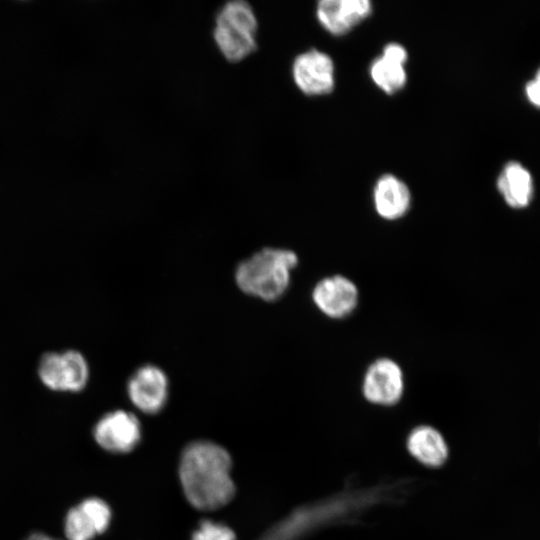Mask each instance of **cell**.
<instances>
[{"mask_svg": "<svg viewBox=\"0 0 540 540\" xmlns=\"http://www.w3.org/2000/svg\"><path fill=\"white\" fill-rule=\"evenodd\" d=\"M373 82L387 94H394L404 87L407 74L404 65L392 62L380 56L370 66Z\"/></svg>", "mask_w": 540, "mask_h": 540, "instance_id": "15", "label": "cell"}, {"mask_svg": "<svg viewBox=\"0 0 540 540\" xmlns=\"http://www.w3.org/2000/svg\"><path fill=\"white\" fill-rule=\"evenodd\" d=\"M109 505L99 498H88L71 508L64 522L67 540H93L102 534L111 522Z\"/></svg>", "mask_w": 540, "mask_h": 540, "instance_id": "10", "label": "cell"}, {"mask_svg": "<svg viewBox=\"0 0 540 540\" xmlns=\"http://www.w3.org/2000/svg\"><path fill=\"white\" fill-rule=\"evenodd\" d=\"M298 263V255L291 249L262 248L237 265L235 282L246 295L274 302L287 292Z\"/></svg>", "mask_w": 540, "mask_h": 540, "instance_id": "2", "label": "cell"}, {"mask_svg": "<svg viewBox=\"0 0 540 540\" xmlns=\"http://www.w3.org/2000/svg\"><path fill=\"white\" fill-rule=\"evenodd\" d=\"M524 94L530 104L540 109V66L534 77L526 82Z\"/></svg>", "mask_w": 540, "mask_h": 540, "instance_id": "17", "label": "cell"}, {"mask_svg": "<svg viewBox=\"0 0 540 540\" xmlns=\"http://www.w3.org/2000/svg\"><path fill=\"white\" fill-rule=\"evenodd\" d=\"M371 10L368 0H322L318 2L316 16L328 32L343 35L366 19Z\"/></svg>", "mask_w": 540, "mask_h": 540, "instance_id": "11", "label": "cell"}, {"mask_svg": "<svg viewBox=\"0 0 540 540\" xmlns=\"http://www.w3.org/2000/svg\"><path fill=\"white\" fill-rule=\"evenodd\" d=\"M408 450L418 461L428 466H440L448 456L443 436L431 426H419L408 437Z\"/></svg>", "mask_w": 540, "mask_h": 540, "instance_id": "14", "label": "cell"}, {"mask_svg": "<svg viewBox=\"0 0 540 540\" xmlns=\"http://www.w3.org/2000/svg\"><path fill=\"white\" fill-rule=\"evenodd\" d=\"M192 540H235V534L223 524L204 521L193 533Z\"/></svg>", "mask_w": 540, "mask_h": 540, "instance_id": "16", "label": "cell"}, {"mask_svg": "<svg viewBox=\"0 0 540 540\" xmlns=\"http://www.w3.org/2000/svg\"><path fill=\"white\" fill-rule=\"evenodd\" d=\"M127 393L130 401L141 412L158 413L166 404L169 381L164 370L153 364L138 367L129 377Z\"/></svg>", "mask_w": 540, "mask_h": 540, "instance_id": "7", "label": "cell"}, {"mask_svg": "<svg viewBox=\"0 0 540 540\" xmlns=\"http://www.w3.org/2000/svg\"><path fill=\"white\" fill-rule=\"evenodd\" d=\"M311 299L325 317L343 320L357 309L360 292L352 279L342 274H332L320 278L314 284Z\"/></svg>", "mask_w": 540, "mask_h": 540, "instance_id": "5", "label": "cell"}, {"mask_svg": "<svg viewBox=\"0 0 540 540\" xmlns=\"http://www.w3.org/2000/svg\"><path fill=\"white\" fill-rule=\"evenodd\" d=\"M94 438L105 450L127 453L141 438V427L136 416L125 410L105 414L95 425Z\"/></svg>", "mask_w": 540, "mask_h": 540, "instance_id": "9", "label": "cell"}, {"mask_svg": "<svg viewBox=\"0 0 540 540\" xmlns=\"http://www.w3.org/2000/svg\"><path fill=\"white\" fill-rule=\"evenodd\" d=\"M365 399L375 405L398 403L405 390V375L401 365L392 358L379 357L365 369L361 384Z\"/></svg>", "mask_w": 540, "mask_h": 540, "instance_id": "6", "label": "cell"}, {"mask_svg": "<svg viewBox=\"0 0 540 540\" xmlns=\"http://www.w3.org/2000/svg\"><path fill=\"white\" fill-rule=\"evenodd\" d=\"M231 459L221 446L207 441L190 444L181 457L179 475L188 501L200 510L223 507L234 496Z\"/></svg>", "mask_w": 540, "mask_h": 540, "instance_id": "1", "label": "cell"}, {"mask_svg": "<svg viewBox=\"0 0 540 540\" xmlns=\"http://www.w3.org/2000/svg\"><path fill=\"white\" fill-rule=\"evenodd\" d=\"M334 71L331 57L316 49L299 54L292 64L296 86L310 96L325 95L333 90Z\"/></svg>", "mask_w": 540, "mask_h": 540, "instance_id": "8", "label": "cell"}, {"mask_svg": "<svg viewBox=\"0 0 540 540\" xmlns=\"http://www.w3.org/2000/svg\"><path fill=\"white\" fill-rule=\"evenodd\" d=\"M38 376L51 390L79 392L88 383L89 366L86 358L78 351L48 352L39 362Z\"/></svg>", "mask_w": 540, "mask_h": 540, "instance_id": "4", "label": "cell"}, {"mask_svg": "<svg viewBox=\"0 0 540 540\" xmlns=\"http://www.w3.org/2000/svg\"><path fill=\"white\" fill-rule=\"evenodd\" d=\"M257 26L256 15L249 3L230 1L216 15L213 38L228 61L238 62L255 51Z\"/></svg>", "mask_w": 540, "mask_h": 540, "instance_id": "3", "label": "cell"}, {"mask_svg": "<svg viewBox=\"0 0 540 540\" xmlns=\"http://www.w3.org/2000/svg\"><path fill=\"white\" fill-rule=\"evenodd\" d=\"M496 187L506 204L514 209L529 206L534 196V181L529 170L518 161H508L501 169Z\"/></svg>", "mask_w": 540, "mask_h": 540, "instance_id": "13", "label": "cell"}, {"mask_svg": "<svg viewBox=\"0 0 540 540\" xmlns=\"http://www.w3.org/2000/svg\"><path fill=\"white\" fill-rule=\"evenodd\" d=\"M25 540H60V539L53 538L43 533H34L30 535L28 538H26Z\"/></svg>", "mask_w": 540, "mask_h": 540, "instance_id": "19", "label": "cell"}, {"mask_svg": "<svg viewBox=\"0 0 540 540\" xmlns=\"http://www.w3.org/2000/svg\"><path fill=\"white\" fill-rule=\"evenodd\" d=\"M373 204L378 216L384 220H398L405 216L410 208V191L396 176L382 175L374 187Z\"/></svg>", "mask_w": 540, "mask_h": 540, "instance_id": "12", "label": "cell"}, {"mask_svg": "<svg viewBox=\"0 0 540 540\" xmlns=\"http://www.w3.org/2000/svg\"><path fill=\"white\" fill-rule=\"evenodd\" d=\"M381 56L392 62L404 65L407 61L408 53L402 45L389 43L384 47Z\"/></svg>", "mask_w": 540, "mask_h": 540, "instance_id": "18", "label": "cell"}]
</instances>
